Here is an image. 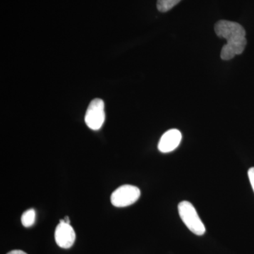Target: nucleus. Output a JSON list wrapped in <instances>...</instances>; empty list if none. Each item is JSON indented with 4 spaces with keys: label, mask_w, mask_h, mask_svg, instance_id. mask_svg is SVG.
Listing matches in <instances>:
<instances>
[{
    "label": "nucleus",
    "mask_w": 254,
    "mask_h": 254,
    "mask_svg": "<svg viewBox=\"0 0 254 254\" xmlns=\"http://www.w3.org/2000/svg\"><path fill=\"white\" fill-rule=\"evenodd\" d=\"M215 32L217 36L227 41L220 53L222 60H230L243 53L247 41L245 28L240 23L220 20L215 23Z\"/></svg>",
    "instance_id": "1"
},
{
    "label": "nucleus",
    "mask_w": 254,
    "mask_h": 254,
    "mask_svg": "<svg viewBox=\"0 0 254 254\" xmlns=\"http://www.w3.org/2000/svg\"><path fill=\"white\" fill-rule=\"evenodd\" d=\"M178 211L182 221L190 232L198 236L204 235V224L191 203L187 200L180 202L178 205Z\"/></svg>",
    "instance_id": "2"
},
{
    "label": "nucleus",
    "mask_w": 254,
    "mask_h": 254,
    "mask_svg": "<svg viewBox=\"0 0 254 254\" xmlns=\"http://www.w3.org/2000/svg\"><path fill=\"white\" fill-rule=\"evenodd\" d=\"M141 195V190L133 185H123L112 193V204L118 208L128 206L136 203Z\"/></svg>",
    "instance_id": "3"
},
{
    "label": "nucleus",
    "mask_w": 254,
    "mask_h": 254,
    "mask_svg": "<svg viewBox=\"0 0 254 254\" xmlns=\"http://www.w3.org/2000/svg\"><path fill=\"white\" fill-rule=\"evenodd\" d=\"M105 120L104 102L100 98L92 100L85 115V123L92 130H98Z\"/></svg>",
    "instance_id": "4"
},
{
    "label": "nucleus",
    "mask_w": 254,
    "mask_h": 254,
    "mask_svg": "<svg viewBox=\"0 0 254 254\" xmlns=\"http://www.w3.org/2000/svg\"><path fill=\"white\" fill-rule=\"evenodd\" d=\"M55 239L57 245L60 247L69 249L74 243L76 234L70 224L66 223L64 220H60L59 225L55 230Z\"/></svg>",
    "instance_id": "5"
},
{
    "label": "nucleus",
    "mask_w": 254,
    "mask_h": 254,
    "mask_svg": "<svg viewBox=\"0 0 254 254\" xmlns=\"http://www.w3.org/2000/svg\"><path fill=\"white\" fill-rule=\"evenodd\" d=\"M182 133L176 128L168 130L160 138L158 150L161 153H170L176 149L182 141Z\"/></svg>",
    "instance_id": "6"
},
{
    "label": "nucleus",
    "mask_w": 254,
    "mask_h": 254,
    "mask_svg": "<svg viewBox=\"0 0 254 254\" xmlns=\"http://www.w3.org/2000/svg\"><path fill=\"white\" fill-rule=\"evenodd\" d=\"M36 221V211L31 208L26 210L21 216V223L25 227L33 226Z\"/></svg>",
    "instance_id": "7"
},
{
    "label": "nucleus",
    "mask_w": 254,
    "mask_h": 254,
    "mask_svg": "<svg viewBox=\"0 0 254 254\" xmlns=\"http://www.w3.org/2000/svg\"><path fill=\"white\" fill-rule=\"evenodd\" d=\"M181 0H158L157 8L160 12H167L176 6Z\"/></svg>",
    "instance_id": "8"
},
{
    "label": "nucleus",
    "mask_w": 254,
    "mask_h": 254,
    "mask_svg": "<svg viewBox=\"0 0 254 254\" xmlns=\"http://www.w3.org/2000/svg\"><path fill=\"white\" fill-rule=\"evenodd\" d=\"M248 176L249 179H250L251 185H252V189H253L254 191V168H250V170H249Z\"/></svg>",
    "instance_id": "9"
},
{
    "label": "nucleus",
    "mask_w": 254,
    "mask_h": 254,
    "mask_svg": "<svg viewBox=\"0 0 254 254\" xmlns=\"http://www.w3.org/2000/svg\"><path fill=\"white\" fill-rule=\"evenodd\" d=\"M6 254H27L26 252H23L21 250H13L9 252V253Z\"/></svg>",
    "instance_id": "10"
},
{
    "label": "nucleus",
    "mask_w": 254,
    "mask_h": 254,
    "mask_svg": "<svg viewBox=\"0 0 254 254\" xmlns=\"http://www.w3.org/2000/svg\"><path fill=\"white\" fill-rule=\"evenodd\" d=\"M64 221H65V222H66V223L70 224V220H69V218H68V216L65 217V218H64Z\"/></svg>",
    "instance_id": "11"
}]
</instances>
